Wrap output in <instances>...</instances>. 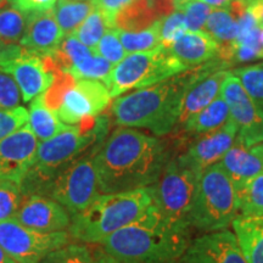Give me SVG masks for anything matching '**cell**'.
<instances>
[{
    "label": "cell",
    "mask_w": 263,
    "mask_h": 263,
    "mask_svg": "<svg viewBox=\"0 0 263 263\" xmlns=\"http://www.w3.org/2000/svg\"><path fill=\"white\" fill-rule=\"evenodd\" d=\"M38 263H95V250L73 241L51 251Z\"/></svg>",
    "instance_id": "33"
},
{
    "label": "cell",
    "mask_w": 263,
    "mask_h": 263,
    "mask_svg": "<svg viewBox=\"0 0 263 263\" xmlns=\"http://www.w3.org/2000/svg\"><path fill=\"white\" fill-rule=\"evenodd\" d=\"M27 124L39 141L51 139L67 127L61 122L57 112L45 105L42 95L31 101Z\"/></svg>",
    "instance_id": "25"
},
{
    "label": "cell",
    "mask_w": 263,
    "mask_h": 263,
    "mask_svg": "<svg viewBox=\"0 0 263 263\" xmlns=\"http://www.w3.org/2000/svg\"><path fill=\"white\" fill-rule=\"evenodd\" d=\"M201 173L173 156L154 184V205L170 224L189 229V218Z\"/></svg>",
    "instance_id": "8"
},
{
    "label": "cell",
    "mask_w": 263,
    "mask_h": 263,
    "mask_svg": "<svg viewBox=\"0 0 263 263\" xmlns=\"http://www.w3.org/2000/svg\"><path fill=\"white\" fill-rule=\"evenodd\" d=\"M77 80L68 72H60L55 76L54 82L50 87L45 90L44 94H42L43 100L50 110L57 112L58 108L64 100L65 95L76 84Z\"/></svg>",
    "instance_id": "37"
},
{
    "label": "cell",
    "mask_w": 263,
    "mask_h": 263,
    "mask_svg": "<svg viewBox=\"0 0 263 263\" xmlns=\"http://www.w3.org/2000/svg\"><path fill=\"white\" fill-rule=\"evenodd\" d=\"M229 107L221 94L211 104L194 115L183 124L182 133L186 136H200L221 128L229 120Z\"/></svg>",
    "instance_id": "24"
},
{
    "label": "cell",
    "mask_w": 263,
    "mask_h": 263,
    "mask_svg": "<svg viewBox=\"0 0 263 263\" xmlns=\"http://www.w3.org/2000/svg\"><path fill=\"white\" fill-rule=\"evenodd\" d=\"M250 149H251L252 153H254L255 155L257 156L259 160H261V162H262V164H263V143L257 144V145L250 147Z\"/></svg>",
    "instance_id": "47"
},
{
    "label": "cell",
    "mask_w": 263,
    "mask_h": 263,
    "mask_svg": "<svg viewBox=\"0 0 263 263\" xmlns=\"http://www.w3.org/2000/svg\"><path fill=\"white\" fill-rule=\"evenodd\" d=\"M238 210L241 216H263V172L248 180L244 185L235 190Z\"/></svg>",
    "instance_id": "29"
},
{
    "label": "cell",
    "mask_w": 263,
    "mask_h": 263,
    "mask_svg": "<svg viewBox=\"0 0 263 263\" xmlns=\"http://www.w3.org/2000/svg\"><path fill=\"white\" fill-rule=\"evenodd\" d=\"M177 263H249L229 230L210 232L189 244Z\"/></svg>",
    "instance_id": "16"
},
{
    "label": "cell",
    "mask_w": 263,
    "mask_h": 263,
    "mask_svg": "<svg viewBox=\"0 0 263 263\" xmlns=\"http://www.w3.org/2000/svg\"><path fill=\"white\" fill-rule=\"evenodd\" d=\"M27 14L14 6L0 10V54L18 45L24 37Z\"/></svg>",
    "instance_id": "27"
},
{
    "label": "cell",
    "mask_w": 263,
    "mask_h": 263,
    "mask_svg": "<svg viewBox=\"0 0 263 263\" xmlns=\"http://www.w3.org/2000/svg\"><path fill=\"white\" fill-rule=\"evenodd\" d=\"M39 140L28 124L0 140V179L18 183L37 155Z\"/></svg>",
    "instance_id": "15"
},
{
    "label": "cell",
    "mask_w": 263,
    "mask_h": 263,
    "mask_svg": "<svg viewBox=\"0 0 263 263\" xmlns=\"http://www.w3.org/2000/svg\"><path fill=\"white\" fill-rule=\"evenodd\" d=\"M162 20L157 14L153 0H132L115 15V29L126 32H138Z\"/></svg>",
    "instance_id": "23"
},
{
    "label": "cell",
    "mask_w": 263,
    "mask_h": 263,
    "mask_svg": "<svg viewBox=\"0 0 263 263\" xmlns=\"http://www.w3.org/2000/svg\"><path fill=\"white\" fill-rule=\"evenodd\" d=\"M160 25H161V20L160 21H157L156 24L150 26L149 28L143 29V31L126 32V31H120V29H117L118 37H120V41L122 43L124 50H126L127 54L149 51L157 47H160L161 45Z\"/></svg>",
    "instance_id": "30"
},
{
    "label": "cell",
    "mask_w": 263,
    "mask_h": 263,
    "mask_svg": "<svg viewBox=\"0 0 263 263\" xmlns=\"http://www.w3.org/2000/svg\"><path fill=\"white\" fill-rule=\"evenodd\" d=\"M188 31V25H186L185 16L182 11H176L166 16L161 20L160 25V38L161 45L164 48L170 49L180 35Z\"/></svg>",
    "instance_id": "38"
},
{
    "label": "cell",
    "mask_w": 263,
    "mask_h": 263,
    "mask_svg": "<svg viewBox=\"0 0 263 263\" xmlns=\"http://www.w3.org/2000/svg\"><path fill=\"white\" fill-rule=\"evenodd\" d=\"M189 246L188 229L170 224L153 205L137 222L117 230L100 248L121 263H177Z\"/></svg>",
    "instance_id": "3"
},
{
    "label": "cell",
    "mask_w": 263,
    "mask_h": 263,
    "mask_svg": "<svg viewBox=\"0 0 263 263\" xmlns=\"http://www.w3.org/2000/svg\"><path fill=\"white\" fill-rule=\"evenodd\" d=\"M174 2H176V3H177V2H178V0H174Z\"/></svg>",
    "instance_id": "52"
},
{
    "label": "cell",
    "mask_w": 263,
    "mask_h": 263,
    "mask_svg": "<svg viewBox=\"0 0 263 263\" xmlns=\"http://www.w3.org/2000/svg\"><path fill=\"white\" fill-rule=\"evenodd\" d=\"M15 221L29 229L43 233L68 230L72 216L61 203L47 196H25Z\"/></svg>",
    "instance_id": "17"
},
{
    "label": "cell",
    "mask_w": 263,
    "mask_h": 263,
    "mask_svg": "<svg viewBox=\"0 0 263 263\" xmlns=\"http://www.w3.org/2000/svg\"><path fill=\"white\" fill-rule=\"evenodd\" d=\"M153 205L151 186L124 193L100 194L83 212L72 216L67 232L74 242L100 245L117 230L137 222Z\"/></svg>",
    "instance_id": "5"
},
{
    "label": "cell",
    "mask_w": 263,
    "mask_h": 263,
    "mask_svg": "<svg viewBox=\"0 0 263 263\" xmlns=\"http://www.w3.org/2000/svg\"><path fill=\"white\" fill-rule=\"evenodd\" d=\"M244 2L246 3V5H250V4H252V3H255V2H261V0H244Z\"/></svg>",
    "instance_id": "50"
},
{
    "label": "cell",
    "mask_w": 263,
    "mask_h": 263,
    "mask_svg": "<svg viewBox=\"0 0 263 263\" xmlns=\"http://www.w3.org/2000/svg\"><path fill=\"white\" fill-rule=\"evenodd\" d=\"M91 2H93L94 8L103 12V15L107 18L110 28H114L112 22L115 15L127 4H129L132 0H91Z\"/></svg>",
    "instance_id": "42"
},
{
    "label": "cell",
    "mask_w": 263,
    "mask_h": 263,
    "mask_svg": "<svg viewBox=\"0 0 263 263\" xmlns=\"http://www.w3.org/2000/svg\"><path fill=\"white\" fill-rule=\"evenodd\" d=\"M171 54L185 70L218 58L219 43L205 31H186L170 48Z\"/></svg>",
    "instance_id": "19"
},
{
    "label": "cell",
    "mask_w": 263,
    "mask_h": 263,
    "mask_svg": "<svg viewBox=\"0 0 263 263\" xmlns=\"http://www.w3.org/2000/svg\"><path fill=\"white\" fill-rule=\"evenodd\" d=\"M230 71L218 70L194 82L183 95L177 127L183 126L190 117L205 108L221 94L222 85Z\"/></svg>",
    "instance_id": "20"
},
{
    "label": "cell",
    "mask_w": 263,
    "mask_h": 263,
    "mask_svg": "<svg viewBox=\"0 0 263 263\" xmlns=\"http://www.w3.org/2000/svg\"><path fill=\"white\" fill-rule=\"evenodd\" d=\"M232 224L246 261L263 263V216H240L236 217Z\"/></svg>",
    "instance_id": "22"
},
{
    "label": "cell",
    "mask_w": 263,
    "mask_h": 263,
    "mask_svg": "<svg viewBox=\"0 0 263 263\" xmlns=\"http://www.w3.org/2000/svg\"><path fill=\"white\" fill-rule=\"evenodd\" d=\"M170 143L136 128L115 129L94 155L100 194L132 192L153 186L172 159Z\"/></svg>",
    "instance_id": "1"
},
{
    "label": "cell",
    "mask_w": 263,
    "mask_h": 263,
    "mask_svg": "<svg viewBox=\"0 0 263 263\" xmlns=\"http://www.w3.org/2000/svg\"><path fill=\"white\" fill-rule=\"evenodd\" d=\"M221 95L228 105L230 118L238 127L236 143L246 147L263 143V117L258 114L241 82L232 71L222 85Z\"/></svg>",
    "instance_id": "12"
},
{
    "label": "cell",
    "mask_w": 263,
    "mask_h": 263,
    "mask_svg": "<svg viewBox=\"0 0 263 263\" xmlns=\"http://www.w3.org/2000/svg\"><path fill=\"white\" fill-rule=\"evenodd\" d=\"M24 197L18 183L0 179V222L15 219Z\"/></svg>",
    "instance_id": "34"
},
{
    "label": "cell",
    "mask_w": 263,
    "mask_h": 263,
    "mask_svg": "<svg viewBox=\"0 0 263 263\" xmlns=\"http://www.w3.org/2000/svg\"><path fill=\"white\" fill-rule=\"evenodd\" d=\"M94 52L106 59L114 66L122 61L127 55L122 43L120 41V37H118L117 29L115 28L107 29L103 38L100 39V42L98 43Z\"/></svg>",
    "instance_id": "39"
},
{
    "label": "cell",
    "mask_w": 263,
    "mask_h": 263,
    "mask_svg": "<svg viewBox=\"0 0 263 263\" xmlns=\"http://www.w3.org/2000/svg\"><path fill=\"white\" fill-rule=\"evenodd\" d=\"M28 123V111L24 106L0 110V140Z\"/></svg>",
    "instance_id": "40"
},
{
    "label": "cell",
    "mask_w": 263,
    "mask_h": 263,
    "mask_svg": "<svg viewBox=\"0 0 263 263\" xmlns=\"http://www.w3.org/2000/svg\"><path fill=\"white\" fill-rule=\"evenodd\" d=\"M184 71L185 67L171 54L170 49L160 45L149 51L127 54L114 66L104 83L111 98L116 99L127 91L151 87Z\"/></svg>",
    "instance_id": "7"
},
{
    "label": "cell",
    "mask_w": 263,
    "mask_h": 263,
    "mask_svg": "<svg viewBox=\"0 0 263 263\" xmlns=\"http://www.w3.org/2000/svg\"><path fill=\"white\" fill-rule=\"evenodd\" d=\"M21 90L11 76L0 71V110H9L20 106Z\"/></svg>",
    "instance_id": "41"
},
{
    "label": "cell",
    "mask_w": 263,
    "mask_h": 263,
    "mask_svg": "<svg viewBox=\"0 0 263 263\" xmlns=\"http://www.w3.org/2000/svg\"><path fill=\"white\" fill-rule=\"evenodd\" d=\"M107 29H110L107 18L103 15V12L94 9V11L71 34L94 51Z\"/></svg>",
    "instance_id": "32"
},
{
    "label": "cell",
    "mask_w": 263,
    "mask_h": 263,
    "mask_svg": "<svg viewBox=\"0 0 263 263\" xmlns=\"http://www.w3.org/2000/svg\"><path fill=\"white\" fill-rule=\"evenodd\" d=\"M110 120L105 115L78 126H67L51 139L39 141L34 162L20 182L25 196H44L49 183L66 166L89 153H97L107 136Z\"/></svg>",
    "instance_id": "4"
},
{
    "label": "cell",
    "mask_w": 263,
    "mask_h": 263,
    "mask_svg": "<svg viewBox=\"0 0 263 263\" xmlns=\"http://www.w3.org/2000/svg\"><path fill=\"white\" fill-rule=\"evenodd\" d=\"M236 137L238 127L229 117L218 129L193 138L184 149V153L177 157L183 164L202 173L224 156L227 151L234 145Z\"/></svg>",
    "instance_id": "14"
},
{
    "label": "cell",
    "mask_w": 263,
    "mask_h": 263,
    "mask_svg": "<svg viewBox=\"0 0 263 263\" xmlns=\"http://www.w3.org/2000/svg\"><path fill=\"white\" fill-rule=\"evenodd\" d=\"M217 163L232 180L235 190L263 172L261 160L252 153L250 147L239 143L230 147Z\"/></svg>",
    "instance_id": "21"
},
{
    "label": "cell",
    "mask_w": 263,
    "mask_h": 263,
    "mask_svg": "<svg viewBox=\"0 0 263 263\" xmlns=\"http://www.w3.org/2000/svg\"><path fill=\"white\" fill-rule=\"evenodd\" d=\"M0 263H17L14 258H11L6 252L0 248Z\"/></svg>",
    "instance_id": "48"
},
{
    "label": "cell",
    "mask_w": 263,
    "mask_h": 263,
    "mask_svg": "<svg viewBox=\"0 0 263 263\" xmlns=\"http://www.w3.org/2000/svg\"><path fill=\"white\" fill-rule=\"evenodd\" d=\"M73 242L67 230L43 233L15 219L0 222V248L17 263H38L54 250Z\"/></svg>",
    "instance_id": "10"
},
{
    "label": "cell",
    "mask_w": 263,
    "mask_h": 263,
    "mask_svg": "<svg viewBox=\"0 0 263 263\" xmlns=\"http://www.w3.org/2000/svg\"><path fill=\"white\" fill-rule=\"evenodd\" d=\"M238 200L232 180L218 163L201 173L190 212V227L203 232L224 230L238 213Z\"/></svg>",
    "instance_id": "6"
},
{
    "label": "cell",
    "mask_w": 263,
    "mask_h": 263,
    "mask_svg": "<svg viewBox=\"0 0 263 263\" xmlns=\"http://www.w3.org/2000/svg\"><path fill=\"white\" fill-rule=\"evenodd\" d=\"M12 5V0H0V10L9 8Z\"/></svg>",
    "instance_id": "49"
},
{
    "label": "cell",
    "mask_w": 263,
    "mask_h": 263,
    "mask_svg": "<svg viewBox=\"0 0 263 263\" xmlns=\"http://www.w3.org/2000/svg\"><path fill=\"white\" fill-rule=\"evenodd\" d=\"M58 0H12V6L25 14L54 9Z\"/></svg>",
    "instance_id": "43"
},
{
    "label": "cell",
    "mask_w": 263,
    "mask_h": 263,
    "mask_svg": "<svg viewBox=\"0 0 263 263\" xmlns=\"http://www.w3.org/2000/svg\"><path fill=\"white\" fill-rule=\"evenodd\" d=\"M114 65L100 55L94 54L68 72L76 80H94L105 82L112 71Z\"/></svg>",
    "instance_id": "35"
},
{
    "label": "cell",
    "mask_w": 263,
    "mask_h": 263,
    "mask_svg": "<svg viewBox=\"0 0 263 263\" xmlns=\"http://www.w3.org/2000/svg\"><path fill=\"white\" fill-rule=\"evenodd\" d=\"M0 71L16 81L25 103L44 94L57 76L49 70L42 54L20 44L0 54Z\"/></svg>",
    "instance_id": "11"
},
{
    "label": "cell",
    "mask_w": 263,
    "mask_h": 263,
    "mask_svg": "<svg viewBox=\"0 0 263 263\" xmlns=\"http://www.w3.org/2000/svg\"><path fill=\"white\" fill-rule=\"evenodd\" d=\"M65 35L52 10L31 12L27 14L25 33L20 45L38 54H47L61 44Z\"/></svg>",
    "instance_id": "18"
},
{
    "label": "cell",
    "mask_w": 263,
    "mask_h": 263,
    "mask_svg": "<svg viewBox=\"0 0 263 263\" xmlns=\"http://www.w3.org/2000/svg\"><path fill=\"white\" fill-rule=\"evenodd\" d=\"M199 2L205 3V4L215 9H224L232 4L233 2H235V0H199Z\"/></svg>",
    "instance_id": "46"
},
{
    "label": "cell",
    "mask_w": 263,
    "mask_h": 263,
    "mask_svg": "<svg viewBox=\"0 0 263 263\" xmlns=\"http://www.w3.org/2000/svg\"><path fill=\"white\" fill-rule=\"evenodd\" d=\"M89 153L61 170L49 183L44 196L50 197L71 213L83 212L100 195L94 155Z\"/></svg>",
    "instance_id": "9"
},
{
    "label": "cell",
    "mask_w": 263,
    "mask_h": 263,
    "mask_svg": "<svg viewBox=\"0 0 263 263\" xmlns=\"http://www.w3.org/2000/svg\"><path fill=\"white\" fill-rule=\"evenodd\" d=\"M227 66L217 58L151 87L121 95L111 105L115 123L120 127L147 129L156 137L168 136L178 124L180 104L186 89L195 81L226 70Z\"/></svg>",
    "instance_id": "2"
},
{
    "label": "cell",
    "mask_w": 263,
    "mask_h": 263,
    "mask_svg": "<svg viewBox=\"0 0 263 263\" xmlns=\"http://www.w3.org/2000/svg\"><path fill=\"white\" fill-rule=\"evenodd\" d=\"M111 99L104 82L78 80L65 95L57 115L66 126H78L83 121L103 114Z\"/></svg>",
    "instance_id": "13"
},
{
    "label": "cell",
    "mask_w": 263,
    "mask_h": 263,
    "mask_svg": "<svg viewBox=\"0 0 263 263\" xmlns=\"http://www.w3.org/2000/svg\"><path fill=\"white\" fill-rule=\"evenodd\" d=\"M232 73L239 78L258 114L263 117V64L236 68Z\"/></svg>",
    "instance_id": "31"
},
{
    "label": "cell",
    "mask_w": 263,
    "mask_h": 263,
    "mask_svg": "<svg viewBox=\"0 0 263 263\" xmlns=\"http://www.w3.org/2000/svg\"><path fill=\"white\" fill-rule=\"evenodd\" d=\"M95 263H121L117 259L111 257L110 255H107L103 249H97L95 250Z\"/></svg>",
    "instance_id": "45"
},
{
    "label": "cell",
    "mask_w": 263,
    "mask_h": 263,
    "mask_svg": "<svg viewBox=\"0 0 263 263\" xmlns=\"http://www.w3.org/2000/svg\"><path fill=\"white\" fill-rule=\"evenodd\" d=\"M248 10L250 14L254 16L256 21L258 22L259 26L263 27V0L261 2H255L252 4L248 5Z\"/></svg>",
    "instance_id": "44"
},
{
    "label": "cell",
    "mask_w": 263,
    "mask_h": 263,
    "mask_svg": "<svg viewBox=\"0 0 263 263\" xmlns=\"http://www.w3.org/2000/svg\"><path fill=\"white\" fill-rule=\"evenodd\" d=\"M205 32L211 34L219 44L234 42L239 35V21L229 9H212L207 18Z\"/></svg>",
    "instance_id": "28"
},
{
    "label": "cell",
    "mask_w": 263,
    "mask_h": 263,
    "mask_svg": "<svg viewBox=\"0 0 263 263\" xmlns=\"http://www.w3.org/2000/svg\"><path fill=\"white\" fill-rule=\"evenodd\" d=\"M176 10L182 11L185 16L188 31H202L212 8L199 0H178Z\"/></svg>",
    "instance_id": "36"
},
{
    "label": "cell",
    "mask_w": 263,
    "mask_h": 263,
    "mask_svg": "<svg viewBox=\"0 0 263 263\" xmlns=\"http://www.w3.org/2000/svg\"><path fill=\"white\" fill-rule=\"evenodd\" d=\"M261 44H262V51H263V27H262V31H261Z\"/></svg>",
    "instance_id": "51"
},
{
    "label": "cell",
    "mask_w": 263,
    "mask_h": 263,
    "mask_svg": "<svg viewBox=\"0 0 263 263\" xmlns=\"http://www.w3.org/2000/svg\"><path fill=\"white\" fill-rule=\"evenodd\" d=\"M94 9L91 0H58L52 11L65 34H71Z\"/></svg>",
    "instance_id": "26"
}]
</instances>
